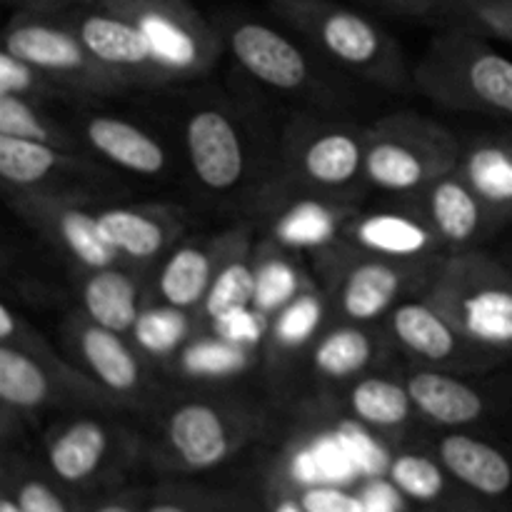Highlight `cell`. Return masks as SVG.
I'll return each mask as SVG.
<instances>
[{
	"instance_id": "obj_46",
	"label": "cell",
	"mask_w": 512,
	"mask_h": 512,
	"mask_svg": "<svg viewBox=\"0 0 512 512\" xmlns=\"http://www.w3.org/2000/svg\"><path fill=\"white\" fill-rule=\"evenodd\" d=\"M0 512H23V510H20V505L15 503L13 495H5V498L0 500Z\"/></svg>"
},
{
	"instance_id": "obj_19",
	"label": "cell",
	"mask_w": 512,
	"mask_h": 512,
	"mask_svg": "<svg viewBox=\"0 0 512 512\" xmlns=\"http://www.w3.org/2000/svg\"><path fill=\"white\" fill-rule=\"evenodd\" d=\"M83 138L88 140L95 153L135 175L153 178V175L163 173L168 165L163 145L143 128L123 118L95 115L85 123Z\"/></svg>"
},
{
	"instance_id": "obj_24",
	"label": "cell",
	"mask_w": 512,
	"mask_h": 512,
	"mask_svg": "<svg viewBox=\"0 0 512 512\" xmlns=\"http://www.w3.org/2000/svg\"><path fill=\"white\" fill-rule=\"evenodd\" d=\"M85 318L113 333H130L140 318V293L128 273L113 268L93 270L83 285Z\"/></svg>"
},
{
	"instance_id": "obj_33",
	"label": "cell",
	"mask_w": 512,
	"mask_h": 512,
	"mask_svg": "<svg viewBox=\"0 0 512 512\" xmlns=\"http://www.w3.org/2000/svg\"><path fill=\"white\" fill-rule=\"evenodd\" d=\"M255 275H258V285H255L253 305L260 313L285 308L290 300L298 298V275L280 258H265L263 263L255 265Z\"/></svg>"
},
{
	"instance_id": "obj_37",
	"label": "cell",
	"mask_w": 512,
	"mask_h": 512,
	"mask_svg": "<svg viewBox=\"0 0 512 512\" xmlns=\"http://www.w3.org/2000/svg\"><path fill=\"white\" fill-rule=\"evenodd\" d=\"M458 8H463L478 28L512 43V0H460Z\"/></svg>"
},
{
	"instance_id": "obj_7",
	"label": "cell",
	"mask_w": 512,
	"mask_h": 512,
	"mask_svg": "<svg viewBox=\"0 0 512 512\" xmlns=\"http://www.w3.org/2000/svg\"><path fill=\"white\" fill-rule=\"evenodd\" d=\"M83 40L98 63L113 70L115 75L130 85H158L170 83L165 70L155 60L145 35L123 15L110 13L103 5L90 3L58 15Z\"/></svg>"
},
{
	"instance_id": "obj_15",
	"label": "cell",
	"mask_w": 512,
	"mask_h": 512,
	"mask_svg": "<svg viewBox=\"0 0 512 512\" xmlns=\"http://www.w3.org/2000/svg\"><path fill=\"white\" fill-rule=\"evenodd\" d=\"M410 268L390 258L360 260L338 288V308L350 323H373L395 305L408 285Z\"/></svg>"
},
{
	"instance_id": "obj_25",
	"label": "cell",
	"mask_w": 512,
	"mask_h": 512,
	"mask_svg": "<svg viewBox=\"0 0 512 512\" xmlns=\"http://www.w3.org/2000/svg\"><path fill=\"white\" fill-rule=\"evenodd\" d=\"M100 228L115 253L130 260H153L173 240V223L143 208H108L98 213Z\"/></svg>"
},
{
	"instance_id": "obj_3",
	"label": "cell",
	"mask_w": 512,
	"mask_h": 512,
	"mask_svg": "<svg viewBox=\"0 0 512 512\" xmlns=\"http://www.w3.org/2000/svg\"><path fill=\"white\" fill-rule=\"evenodd\" d=\"M458 165L460 143L428 120L395 115L380 120L365 138V178L390 193L428 188Z\"/></svg>"
},
{
	"instance_id": "obj_26",
	"label": "cell",
	"mask_w": 512,
	"mask_h": 512,
	"mask_svg": "<svg viewBox=\"0 0 512 512\" xmlns=\"http://www.w3.org/2000/svg\"><path fill=\"white\" fill-rule=\"evenodd\" d=\"M73 158V153H65L55 145L0 135V175L10 188H35L53 173L68 168Z\"/></svg>"
},
{
	"instance_id": "obj_2",
	"label": "cell",
	"mask_w": 512,
	"mask_h": 512,
	"mask_svg": "<svg viewBox=\"0 0 512 512\" xmlns=\"http://www.w3.org/2000/svg\"><path fill=\"white\" fill-rule=\"evenodd\" d=\"M425 300L483 353H512V273L493 258L480 253L450 258Z\"/></svg>"
},
{
	"instance_id": "obj_36",
	"label": "cell",
	"mask_w": 512,
	"mask_h": 512,
	"mask_svg": "<svg viewBox=\"0 0 512 512\" xmlns=\"http://www.w3.org/2000/svg\"><path fill=\"white\" fill-rule=\"evenodd\" d=\"M320 320V305L313 295H298L295 300H290L285 308H280V318L275 323L273 335L278 343L283 345H298L300 340H305L308 335H313V330L318 328Z\"/></svg>"
},
{
	"instance_id": "obj_11",
	"label": "cell",
	"mask_w": 512,
	"mask_h": 512,
	"mask_svg": "<svg viewBox=\"0 0 512 512\" xmlns=\"http://www.w3.org/2000/svg\"><path fill=\"white\" fill-rule=\"evenodd\" d=\"M230 53L260 83L275 90H300L310 80L303 50L275 28L255 20H235L228 28Z\"/></svg>"
},
{
	"instance_id": "obj_27",
	"label": "cell",
	"mask_w": 512,
	"mask_h": 512,
	"mask_svg": "<svg viewBox=\"0 0 512 512\" xmlns=\"http://www.w3.org/2000/svg\"><path fill=\"white\" fill-rule=\"evenodd\" d=\"M375 358V343L355 325H338L315 343L313 365L328 380H350L363 373Z\"/></svg>"
},
{
	"instance_id": "obj_29",
	"label": "cell",
	"mask_w": 512,
	"mask_h": 512,
	"mask_svg": "<svg viewBox=\"0 0 512 512\" xmlns=\"http://www.w3.org/2000/svg\"><path fill=\"white\" fill-rule=\"evenodd\" d=\"M0 135L38 140V143L55 145L65 153H78V140L70 138V133H65L55 123H50L43 113L35 110V105L28 98H20V95L0 93Z\"/></svg>"
},
{
	"instance_id": "obj_22",
	"label": "cell",
	"mask_w": 512,
	"mask_h": 512,
	"mask_svg": "<svg viewBox=\"0 0 512 512\" xmlns=\"http://www.w3.org/2000/svg\"><path fill=\"white\" fill-rule=\"evenodd\" d=\"M110 450V433L98 420L65 425L48 445L50 473L68 485H80L103 468Z\"/></svg>"
},
{
	"instance_id": "obj_30",
	"label": "cell",
	"mask_w": 512,
	"mask_h": 512,
	"mask_svg": "<svg viewBox=\"0 0 512 512\" xmlns=\"http://www.w3.org/2000/svg\"><path fill=\"white\" fill-rule=\"evenodd\" d=\"M255 285H258L255 265H250L240 255L223 260L213 285H210L208 298L203 303V313L210 320H218L220 315L230 313V310L250 308L255 300Z\"/></svg>"
},
{
	"instance_id": "obj_14",
	"label": "cell",
	"mask_w": 512,
	"mask_h": 512,
	"mask_svg": "<svg viewBox=\"0 0 512 512\" xmlns=\"http://www.w3.org/2000/svg\"><path fill=\"white\" fill-rule=\"evenodd\" d=\"M425 205H428V223L433 225L440 243L448 245L473 243L483 235L490 220H498V215L470 188L458 168L428 185Z\"/></svg>"
},
{
	"instance_id": "obj_40",
	"label": "cell",
	"mask_w": 512,
	"mask_h": 512,
	"mask_svg": "<svg viewBox=\"0 0 512 512\" xmlns=\"http://www.w3.org/2000/svg\"><path fill=\"white\" fill-rule=\"evenodd\" d=\"M215 323H218L220 335L230 340H255L260 335L258 315H248V308L230 310V313L220 315Z\"/></svg>"
},
{
	"instance_id": "obj_6",
	"label": "cell",
	"mask_w": 512,
	"mask_h": 512,
	"mask_svg": "<svg viewBox=\"0 0 512 512\" xmlns=\"http://www.w3.org/2000/svg\"><path fill=\"white\" fill-rule=\"evenodd\" d=\"M3 50L25 60L48 80L85 93H118L130 88L120 75L90 55L83 40L58 15L20 13L5 28Z\"/></svg>"
},
{
	"instance_id": "obj_42",
	"label": "cell",
	"mask_w": 512,
	"mask_h": 512,
	"mask_svg": "<svg viewBox=\"0 0 512 512\" xmlns=\"http://www.w3.org/2000/svg\"><path fill=\"white\" fill-rule=\"evenodd\" d=\"M363 503H365V512H398L395 498L385 493V490H368Z\"/></svg>"
},
{
	"instance_id": "obj_48",
	"label": "cell",
	"mask_w": 512,
	"mask_h": 512,
	"mask_svg": "<svg viewBox=\"0 0 512 512\" xmlns=\"http://www.w3.org/2000/svg\"><path fill=\"white\" fill-rule=\"evenodd\" d=\"M40 3H43V0H40Z\"/></svg>"
},
{
	"instance_id": "obj_38",
	"label": "cell",
	"mask_w": 512,
	"mask_h": 512,
	"mask_svg": "<svg viewBox=\"0 0 512 512\" xmlns=\"http://www.w3.org/2000/svg\"><path fill=\"white\" fill-rule=\"evenodd\" d=\"M300 503L308 512H365L363 498L328 483L308 485L300 493Z\"/></svg>"
},
{
	"instance_id": "obj_31",
	"label": "cell",
	"mask_w": 512,
	"mask_h": 512,
	"mask_svg": "<svg viewBox=\"0 0 512 512\" xmlns=\"http://www.w3.org/2000/svg\"><path fill=\"white\" fill-rule=\"evenodd\" d=\"M443 465L418 453H403L390 460L388 480L398 493L418 503H433L445 490Z\"/></svg>"
},
{
	"instance_id": "obj_43",
	"label": "cell",
	"mask_w": 512,
	"mask_h": 512,
	"mask_svg": "<svg viewBox=\"0 0 512 512\" xmlns=\"http://www.w3.org/2000/svg\"><path fill=\"white\" fill-rule=\"evenodd\" d=\"M145 512H193V510L183 503H173V500H158V503L150 505Z\"/></svg>"
},
{
	"instance_id": "obj_10",
	"label": "cell",
	"mask_w": 512,
	"mask_h": 512,
	"mask_svg": "<svg viewBox=\"0 0 512 512\" xmlns=\"http://www.w3.org/2000/svg\"><path fill=\"white\" fill-rule=\"evenodd\" d=\"M240 435L223 408L205 400L180 403L168 418V445L175 460L188 470L223 465L238 448Z\"/></svg>"
},
{
	"instance_id": "obj_39",
	"label": "cell",
	"mask_w": 512,
	"mask_h": 512,
	"mask_svg": "<svg viewBox=\"0 0 512 512\" xmlns=\"http://www.w3.org/2000/svg\"><path fill=\"white\" fill-rule=\"evenodd\" d=\"M13 498L23 512H70L65 500L40 478L20 480Z\"/></svg>"
},
{
	"instance_id": "obj_41",
	"label": "cell",
	"mask_w": 512,
	"mask_h": 512,
	"mask_svg": "<svg viewBox=\"0 0 512 512\" xmlns=\"http://www.w3.org/2000/svg\"><path fill=\"white\" fill-rule=\"evenodd\" d=\"M378 3H385L398 10H408V13H430V10L458 5L460 0H378Z\"/></svg>"
},
{
	"instance_id": "obj_16",
	"label": "cell",
	"mask_w": 512,
	"mask_h": 512,
	"mask_svg": "<svg viewBox=\"0 0 512 512\" xmlns=\"http://www.w3.org/2000/svg\"><path fill=\"white\" fill-rule=\"evenodd\" d=\"M300 178L318 188H343L363 173L365 138L343 128L313 133L293 155Z\"/></svg>"
},
{
	"instance_id": "obj_28",
	"label": "cell",
	"mask_w": 512,
	"mask_h": 512,
	"mask_svg": "<svg viewBox=\"0 0 512 512\" xmlns=\"http://www.w3.org/2000/svg\"><path fill=\"white\" fill-rule=\"evenodd\" d=\"M348 403L355 418L370 428H400L415 408L405 385L375 375L360 378L350 388Z\"/></svg>"
},
{
	"instance_id": "obj_13",
	"label": "cell",
	"mask_w": 512,
	"mask_h": 512,
	"mask_svg": "<svg viewBox=\"0 0 512 512\" xmlns=\"http://www.w3.org/2000/svg\"><path fill=\"white\" fill-rule=\"evenodd\" d=\"M75 348L88 368L90 378L110 395H135L145 385V370L123 335L93 323L78 320L73 330Z\"/></svg>"
},
{
	"instance_id": "obj_21",
	"label": "cell",
	"mask_w": 512,
	"mask_h": 512,
	"mask_svg": "<svg viewBox=\"0 0 512 512\" xmlns=\"http://www.w3.org/2000/svg\"><path fill=\"white\" fill-rule=\"evenodd\" d=\"M350 238L360 250L390 260L423 258L440 238L433 225L405 213H373L350 228Z\"/></svg>"
},
{
	"instance_id": "obj_44",
	"label": "cell",
	"mask_w": 512,
	"mask_h": 512,
	"mask_svg": "<svg viewBox=\"0 0 512 512\" xmlns=\"http://www.w3.org/2000/svg\"><path fill=\"white\" fill-rule=\"evenodd\" d=\"M273 512H308L303 508V503H300V498L298 500H293V498H280L278 503L273 505Z\"/></svg>"
},
{
	"instance_id": "obj_35",
	"label": "cell",
	"mask_w": 512,
	"mask_h": 512,
	"mask_svg": "<svg viewBox=\"0 0 512 512\" xmlns=\"http://www.w3.org/2000/svg\"><path fill=\"white\" fill-rule=\"evenodd\" d=\"M53 80L45 78L38 68L25 60L15 58L13 53H0V93L20 95V98H40L53 90Z\"/></svg>"
},
{
	"instance_id": "obj_34",
	"label": "cell",
	"mask_w": 512,
	"mask_h": 512,
	"mask_svg": "<svg viewBox=\"0 0 512 512\" xmlns=\"http://www.w3.org/2000/svg\"><path fill=\"white\" fill-rule=\"evenodd\" d=\"M135 340L140 343V348L148 350V353H170L180 340L185 338V320L180 315L178 308H165L160 310H148V313H140L138 325H135Z\"/></svg>"
},
{
	"instance_id": "obj_4",
	"label": "cell",
	"mask_w": 512,
	"mask_h": 512,
	"mask_svg": "<svg viewBox=\"0 0 512 512\" xmlns=\"http://www.w3.org/2000/svg\"><path fill=\"white\" fill-rule=\"evenodd\" d=\"M270 8L330 58L360 73L388 78L398 50L380 25L335 0H270Z\"/></svg>"
},
{
	"instance_id": "obj_1",
	"label": "cell",
	"mask_w": 512,
	"mask_h": 512,
	"mask_svg": "<svg viewBox=\"0 0 512 512\" xmlns=\"http://www.w3.org/2000/svg\"><path fill=\"white\" fill-rule=\"evenodd\" d=\"M415 80L443 108L512 118V60L478 33H440L425 50Z\"/></svg>"
},
{
	"instance_id": "obj_12",
	"label": "cell",
	"mask_w": 512,
	"mask_h": 512,
	"mask_svg": "<svg viewBox=\"0 0 512 512\" xmlns=\"http://www.w3.org/2000/svg\"><path fill=\"white\" fill-rule=\"evenodd\" d=\"M390 330H393V338L415 358H423L435 365L458 363L468 355V348L480 350L468 343L455 330V325L425 298L403 300L400 305H395L390 310Z\"/></svg>"
},
{
	"instance_id": "obj_17",
	"label": "cell",
	"mask_w": 512,
	"mask_h": 512,
	"mask_svg": "<svg viewBox=\"0 0 512 512\" xmlns=\"http://www.w3.org/2000/svg\"><path fill=\"white\" fill-rule=\"evenodd\" d=\"M415 410L445 428H463L478 423L488 410L483 393L438 370H415L405 380Z\"/></svg>"
},
{
	"instance_id": "obj_32",
	"label": "cell",
	"mask_w": 512,
	"mask_h": 512,
	"mask_svg": "<svg viewBox=\"0 0 512 512\" xmlns=\"http://www.w3.org/2000/svg\"><path fill=\"white\" fill-rule=\"evenodd\" d=\"M338 228V215L325 205L300 203L290 213L280 218L275 235L283 243L295 245V248H308V245H325L335 235Z\"/></svg>"
},
{
	"instance_id": "obj_8",
	"label": "cell",
	"mask_w": 512,
	"mask_h": 512,
	"mask_svg": "<svg viewBox=\"0 0 512 512\" xmlns=\"http://www.w3.org/2000/svg\"><path fill=\"white\" fill-rule=\"evenodd\" d=\"M15 208L58 245H63L80 265L88 270L113 268L120 255L105 238L98 215L80 210L78 205L65 203L55 195L23 190L15 195Z\"/></svg>"
},
{
	"instance_id": "obj_18",
	"label": "cell",
	"mask_w": 512,
	"mask_h": 512,
	"mask_svg": "<svg viewBox=\"0 0 512 512\" xmlns=\"http://www.w3.org/2000/svg\"><path fill=\"white\" fill-rule=\"evenodd\" d=\"M443 468L458 483L485 498H500L512 488V463L503 450L465 433L445 435L438 445Z\"/></svg>"
},
{
	"instance_id": "obj_5",
	"label": "cell",
	"mask_w": 512,
	"mask_h": 512,
	"mask_svg": "<svg viewBox=\"0 0 512 512\" xmlns=\"http://www.w3.org/2000/svg\"><path fill=\"white\" fill-rule=\"evenodd\" d=\"M123 15L148 40L155 60L170 80L198 78L220 53L215 30L188 0H95Z\"/></svg>"
},
{
	"instance_id": "obj_47",
	"label": "cell",
	"mask_w": 512,
	"mask_h": 512,
	"mask_svg": "<svg viewBox=\"0 0 512 512\" xmlns=\"http://www.w3.org/2000/svg\"><path fill=\"white\" fill-rule=\"evenodd\" d=\"M75 3H95V0H75Z\"/></svg>"
},
{
	"instance_id": "obj_45",
	"label": "cell",
	"mask_w": 512,
	"mask_h": 512,
	"mask_svg": "<svg viewBox=\"0 0 512 512\" xmlns=\"http://www.w3.org/2000/svg\"><path fill=\"white\" fill-rule=\"evenodd\" d=\"M93 512H135L133 508H130L128 503H120V500H115V503H103L98 505Z\"/></svg>"
},
{
	"instance_id": "obj_20",
	"label": "cell",
	"mask_w": 512,
	"mask_h": 512,
	"mask_svg": "<svg viewBox=\"0 0 512 512\" xmlns=\"http://www.w3.org/2000/svg\"><path fill=\"white\" fill-rule=\"evenodd\" d=\"M458 170L498 218H512V133L470 143Z\"/></svg>"
},
{
	"instance_id": "obj_9",
	"label": "cell",
	"mask_w": 512,
	"mask_h": 512,
	"mask_svg": "<svg viewBox=\"0 0 512 512\" xmlns=\"http://www.w3.org/2000/svg\"><path fill=\"white\" fill-rule=\"evenodd\" d=\"M185 148L198 183L213 193H225L243 180V140L223 110H195L185 125Z\"/></svg>"
},
{
	"instance_id": "obj_23",
	"label": "cell",
	"mask_w": 512,
	"mask_h": 512,
	"mask_svg": "<svg viewBox=\"0 0 512 512\" xmlns=\"http://www.w3.org/2000/svg\"><path fill=\"white\" fill-rule=\"evenodd\" d=\"M215 275H218V250L205 245H180L160 268V300L178 310L203 305Z\"/></svg>"
}]
</instances>
